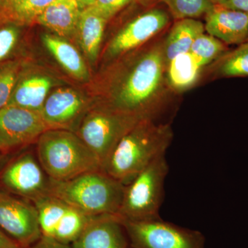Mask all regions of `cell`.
<instances>
[{
    "label": "cell",
    "mask_w": 248,
    "mask_h": 248,
    "mask_svg": "<svg viewBox=\"0 0 248 248\" xmlns=\"http://www.w3.org/2000/svg\"><path fill=\"white\" fill-rule=\"evenodd\" d=\"M165 66L162 45L156 46L113 79L102 102L124 113L153 118L159 104Z\"/></svg>",
    "instance_id": "1"
},
{
    "label": "cell",
    "mask_w": 248,
    "mask_h": 248,
    "mask_svg": "<svg viewBox=\"0 0 248 248\" xmlns=\"http://www.w3.org/2000/svg\"><path fill=\"white\" fill-rule=\"evenodd\" d=\"M172 140L169 124L142 119L116 145L102 170L126 185L156 158L166 155Z\"/></svg>",
    "instance_id": "2"
},
{
    "label": "cell",
    "mask_w": 248,
    "mask_h": 248,
    "mask_svg": "<svg viewBox=\"0 0 248 248\" xmlns=\"http://www.w3.org/2000/svg\"><path fill=\"white\" fill-rule=\"evenodd\" d=\"M36 155L52 180H70L91 171L102 170L97 155L74 132L48 129L36 141Z\"/></svg>",
    "instance_id": "3"
},
{
    "label": "cell",
    "mask_w": 248,
    "mask_h": 248,
    "mask_svg": "<svg viewBox=\"0 0 248 248\" xmlns=\"http://www.w3.org/2000/svg\"><path fill=\"white\" fill-rule=\"evenodd\" d=\"M124 186L102 170H97L63 182L51 179L50 195L89 216L118 215Z\"/></svg>",
    "instance_id": "4"
},
{
    "label": "cell",
    "mask_w": 248,
    "mask_h": 248,
    "mask_svg": "<svg viewBox=\"0 0 248 248\" xmlns=\"http://www.w3.org/2000/svg\"><path fill=\"white\" fill-rule=\"evenodd\" d=\"M169 172L166 155L156 158L124 186L118 215L123 219L146 221L161 218L165 179Z\"/></svg>",
    "instance_id": "5"
},
{
    "label": "cell",
    "mask_w": 248,
    "mask_h": 248,
    "mask_svg": "<svg viewBox=\"0 0 248 248\" xmlns=\"http://www.w3.org/2000/svg\"><path fill=\"white\" fill-rule=\"evenodd\" d=\"M142 119L115 110L102 101L94 102L75 133L97 155L102 166L121 139Z\"/></svg>",
    "instance_id": "6"
},
{
    "label": "cell",
    "mask_w": 248,
    "mask_h": 248,
    "mask_svg": "<svg viewBox=\"0 0 248 248\" xmlns=\"http://www.w3.org/2000/svg\"><path fill=\"white\" fill-rule=\"evenodd\" d=\"M122 221L133 248H206L205 237L200 231L161 218L146 221L122 218Z\"/></svg>",
    "instance_id": "7"
},
{
    "label": "cell",
    "mask_w": 248,
    "mask_h": 248,
    "mask_svg": "<svg viewBox=\"0 0 248 248\" xmlns=\"http://www.w3.org/2000/svg\"><path fill=\"white\" fill-rule=\"evenodd\" d=\"M50 185L51 179L31 151L16 155L0 170V190L32 202L50 195Z\"/></svg>",
    "instance_id": "8"
},
{
    "label": "cell",
    "mask_w": 248,
    "mask_h": 248,
    "mask_svg": "<svg viewBox=\"0 0 248 248\" xmlns=\"http://www.w3.org/2000/svg\"><path fill=\"white\" fill-rule=\"evenodd\" d=\"M0 228L22 248L42 237L38 213L31 201L0 190Z\"/></svg>",
    "instance_id": "9"
},
{
    "label": "cell",
    "mask_w": 248,
    "mask_h": 248,
    "mask_svg": "<svg viewBox=\"0 0 248 248\" xmlns=\"http://www.w3.org/2000/svg\"><path fill=\"white\" fill-rule=\"evenodd\" d=\"M48 129L38 112L6 106L0 109V153L4 156L22 149Z\"/></svg>",
    "instance_id": "10"
},
{
    "label": "cell",
    "mask_w": 248,
    "mask_h": 248,
    "mask_svg": "<svg viewBox=\"0 0 248 248\" xmlns=\"http://www.w3.org/2000/svg\"><path fill=\"white\" fill-rule=\"evenodd\" d=\"M94 101L73 88L53 90L46 99L40 115L49 129L76 132Z\"/></svg>",
    "instance_id": "11"
},
{
    "label": "cell",
    "mask_w": 248,
    "mask_h": 248,
    "mask_svg": "<svg viewBox=\"0 0 248 248\" xmlns=\"http://www.w3.org/2000/svg\"><path fill=\"white\" fill-rule=\"evenodd\" d=\"M169 16L164 10H150L134 18L120 29L109 42L106 50L108 60L125 55L157 35L167 27Z\"/></svg>",
    "instance_id": "12"
},
{
    "label": "cell",
    "mask_w": 248,
    "mask_h": 248,
    "mask_svg": "<svg viewBox=\"0 0 248 248\" xmlns=\"http://www.w3.org/2000/svg\"><path fill=\"white\" fill-rule=\"evenodd\" d=\"M60 81L48 72L24 64L8 105L40 114L46 99Z\"/></svg>",
    "instance_id": "13"
},
{
    "label": "cell",
    "mask_w": 248,
    "mask_h": 248,
    "mask_svg": "<svg viewBox=\"0 0 248 248\" xmlns=\"http://www.w3.org/2000/svg\"><path fill=\"white\" fill-rule=\"evenodd\" d=\"M130 242L118 215H104L91 218L73 248H128Z\"/></svg>",
    "instance_id": "14"
},
{
    "label": "cell",
    "mask_w": 248,
    "mask_h": 248,
    "mask_svg": "<svg viewBox=\"0 0 248 248\" xmlns=\"http://www.w3.org/2000/svg\"><path fill=\"white\" fill-rule=\"evenodd\" d=\"M205 31L225 45H242L248 41V13L215 5L205 15Z\"/></svg>",
    "instance_id": "15"
},
{
    "label": "cell",
    "mask_w": 248,
    "mask_h": 248,
    "mask_svg": "<svg viewBox=\"0 0 248 248\" xmlns=\"http://www.w3.org/2000/svg\"><path fill=\"white\" fill-rule=\"evenodd\" d=\"M81 9L76 0H55L35 22L62 38L76 37Z\"/></svg>",
    "instance_id": "16"
},
{
    "label": "cell",
    "mask_w": 248,
    "mask_h": 248,
    "mask_svg": "<svg viewBox=\"0 0 248 248\" xmlns=\"http://www.w3.org/2000/svg\"><path fill=\"white\" fill-rule=\"evenodd\" d=\"M42 41L45 48L70 76L82 82L89 81V67L74 46L66 39L53 34H44Z\"/></svg>",
    "instance_id": "17"
},
{
    "label": "cell",
    "mask_w": 248,
    "mask_h": 248,
    "mask_svg": "<svg viewBox=\"0 0 248 248\" xmlns=\"http://www.w3.org/2000/svg\"><path fill=\"white\" fill-rule=\"evenodd\" d=\"M107 22L89 8L82 10L80 14L76 37L91 66L97 62Z\"/></svg>",
    "instance_id": "18"
},
{
    "label": "cell",
    "mask_w": 248,
    "mask_h": 248,
    "mask_svg": "<svg viewBox=\"0 0 248 248\" xmlns=\"http://www.w3.org/2000/svg\"><path fill=\"white\" fill-rule=\"evenodd\" d=\"M204 24L195 19H179L162 45L166 65L177 55L188 53L197 37L205 32Z\"/></svg>",
    "instance_id": "19"
},
{
    "label": "cell",
    "mask_w": 248,
    "mask_h": 248,
    "mask_svg": "<svg viewBox=\"0 0 248 248\" xmlns=\"http://www.w3.org/2000/svg\"><path fill=\"white\" fill-rule=\"evenodd\" d=\"M166 66L168 82L177 91H186L192 87L198 80L203 68L190 52L177 55Z\"/></svg>",
    "instance_id": "20"
},
{
    "label": "cell",
    "mask_w": 248,
    "mask_h": 248,
    "mask_svg": "<svg viewBox=\"0 0 248 248\" xmlns=\"http://www.w3.org/2000/svg\"><path fill=\"white\" fill-rule=\"evenodd\" d=\"M55 0H4L0 16L8 22L22 24L35 22Z\"/></svg>",
    "instance_id": "21"
},
{
    "label": "cell",
    "mask_w": 248,
    "mask_h": 248,
    "mask_svg": "<svg viewBox=\"0 0 248 248\" xmlns=\"http://www.w3.org/2000/svg\"><path fill=\"white\" fill-rule=\"evenodd\" d=\"M32 203L37 208L42 235L53 238L55 229L66 213L68 204L51 195L40 197Z\"/></svg>",
    "instance_id": "22"
},
{
    "label": "cell",
    "mask_w": 248,
    "mask_h": 248,
    "mask_svg": "<svg viewBox=\"0 0 248 248\" xmlns=\"http://www.w3.org/2000/svg\"><path fill=\"white\" fill-rule=\"evenodd\" d=\"M93 217L68 205L55 229L54 239L63 244L71 245L79 237Z\"/></svg>",
    "instance_id": "23"
},
{
    "label": "cell",
    "mask_w": 248,
    "mask_h": 248,
    "mask_svg": "<svg viewBox=\"0 0 248 248\" xmlns=\"http://www.w3.org/2000/svg\"><path fill=\"white\" fill-rule=\"evenodd\" d=\"M216 72L223 78L248 76V41L223 56L217 65Z\"/></svg>",
    "instance_id": "24"
},
{
    "label": "cell",
    "mask_w": 248,
    "mask_h": 248,
    "mask_svg": "<svg viewBox=\"0 0 248 248\" xmlns=\"http://www.w3.org/2000/svg\"><path fill=\"white\" fill-rule=\"evenodd\" d=\"M226 45L216 37L203 33L195 40L190 53L202 68L215 61L226 52Z\"/></svg>",
    "instance_id": "25"
},
{
    "label": "cell",
    "mask_w": 248,
    "mask_h": 248,
    "mask_svg": "<svg viewBox=\"0 0 248 248\" xmlns=\"http://www.w3.org/2000/svg\"><path fill=\"white\" fill-rule=\"evenodd\" d=\"M25 62L15 60L0 64V109L7 106Z\"/></svg>",
    "instance_id": "26"
},
{
    "label": "cell",
    "mask_w": 248,
    "mask_h": 248,
    "mask_svg": "<svg viewBox=\"0 0 248 248\" xmlns=\"http://www.w3.org/2000/svg\"><path fill=\"white\" fill-rule=\"evenodd\" d=\"M173 17L177 19H195L206 15L215 4L211 0H164Z\"/></svg>",
    "instance_id": "27"
},
{
    "label": "cell",
    "mask_w": 248,
    "mask_h": 248,
    "mask_svg": "<svg viewBox=\"0 0 248 248\" xmlns=\"http://www.w3.org/2000/svg\"><path fill=\"white\" fill-rule=\"evenodd\" d=\"M19 24L9 22L0 27V63L6 60L14 51L20 38Z\"/></svg>",
    "instance_id": "28"
},
{
    "label": "cell",
    "mask_w": 248,
    "mask_h": 248,
    "mask_svg": "<svg viewBox=\"0 0 248 248\" xmlns=\"http://www.w3.org/2000/svg\"><path fill=\"white\" fill-rule=\"evenodd\" d=\"M134 0H96L89 9L108 21Z\"/></svg>",
    "instance_id": "29"
},
{
    "label": "cell",
    "mask_w": 248,
    "mask_h": 248,
    "mask_svg": "<svg viewBox=\"0 0 248 248\" xmlns=\"http://www.w3.org/2000/svg\"><path fill=\"white\" fill-rule=\"evenodd\" d=\"M29 248H73L71 245L63 244L54 238L43 236Z\"/></svg>",
    "instance_id": "30"
},
{
    "label": "cell",
    "mask_w": 248,
    "mask_h": 248,
    "mask_svg": "<svg viewBox=\"0 0 248 248\" xmlns=\"http://www.w3.org/2000/svg\"><path fill=\"white\" fill-rule=\"evenodd\" d=\"M223 7L248 13V0H227Z\"/></svg>",
    "instance_id": "31"
},
{
    "label": "cell",
    "mask_w": 248,
    "mask_h": 248,
    "mask_svg": "<svg viewBox=\"0 0 248 248\" xmlns=\"http://www.w3.org/2000/svg\"><path fill=\"white\" fill-rule=\"evenodd\" d=\"M0 248H22L0 228Z\"/></svg>",
    "instance_id": "32"
},
{
    "label": "cell",
    "mask_w": 248,
    "mask_h": 248,
    "mask_svg": "<svg viewBox=\"0 0 248 248\" xmlns=\"http://www.w3.org/2000/svg\"><path fill=\"white\" fill-rule=\"evenodd\" d=\"M78 4L79 5V9L81 11L88 8L91 7L95 2L96 0H76Z\"/></svg>",
    "instance_id": "33"
},
{
    "label": "cell",
    "mask_w": 248,
    "mask_h": 248,
    "mask_svg": "<svg viewBox=\"0 0 248 248\" xmlns=\"http://www.w3.org/2000/svg\"><path fill=\"white\" fill-rule=\"evenodd\" d=\"M211 1L217 6H224L227 2V0H211Z\"/></svg>",
    "instance_id": "34"
},
{
    "label": "cell",
    "mask_w": 248,
    "mask_h": 248,
    "mask_svg": "<svg viewBox=\"0 0 248 248\" xmlns=\"http://www.w3.org/2000/svg\"><path fill=\"white\" fill-rule=\"evenodd\" d=\"M140 1H147V2H148V1H156V0H140Z\"/></svg>",
    "instance_id": "35"
},
{
    "label": "cell",
    "mask_w": 248,
    "mask_h": 248,
    "mask_svg": "<svg viewBox=\"0 0 248 248\" xmlns=\"http://www.w3.org/2000/svg\"><path fill=\"white\" fill-rule=\"evenodd\" d=\"M3 1L4 0H0V9H1V5H2Z\"/></svg>",
    "instance_id": "36"
},
{
    "label": "cell",
    "mask_w": 248,
    "mask_h": 248,
    "mask_svg": "<svg viewBox=\"0 0 248 248\" xmlns=\"http://www.w3.org/2000/svg\"><path fill=\"white\" fill-rule=\"evenodd\" d=\"M1 156H2V155H1V153H0V157H1Z\"/></svg>",
    "instance_id": "37"
}]
</instances>
